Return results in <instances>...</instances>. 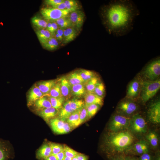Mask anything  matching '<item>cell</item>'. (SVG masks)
Returning a JSON list of instances; mask_svg holds the SVG:
<instances>
[{
    "mask_svg": "<svg viewBox=\"0 0 160 160\" xmlns=\"http://www.w3.org/2000/svg\"><path fill=\"white\" fill-rule=\"evenodd\" d=\"M138 12L133 4L128 0H114L105 9L104 15L108 30L116 36L123 35L132 27Z\"/></svg>",
    "mask_w": 160,
    "mask_h": 160,
    "instance_id": "6da1fadb",
    "label": "cell"
},
{
    "mask_svg": "<svg viewBox=\"0 0 160 160\" xmlns=\"http://www.w3.org/2000/svg\"><path fill=\"white\" fill-rule=\"evenodd\" d=\"M135 138L129 130L109 132L104 139L106 152L109 157L118 154L125 155L135 143Z\"/></svg>",
    "mask_w": 160,
    "mask_h": 160,
    "instance_id": "7a4b0ae2",
    "label": "cell"
},
{
    "mask_svg": "<svg viewBox=\"0 0 160 160\" xmlns=\"http://www.w3.org/2000/svg\"><path fill=\"white\" fill-rule=\"evenodd\" d=\"M160 88L159 79L153 81L143 80L142 84L140 97L144 103L153 97Z\"/></svg>",
    "mask_w": 160,
    "mask_h": 160,
    "instance_id": "3957f363",
    "label": "cell"
},
{
    "mask_svg": "<svg viewBox=\"0 0 160 160\" xmlns=\"http://www.w3.org/2000/svg\"><path fill=\"white\" fill-rule=\"evenodd\" d=\"M139 106L135 101L126 97L118 104L116 108V113L130 118L137 113Z\"/></svg>",
    "mask_w": 160,
    "mask_h": 160,
    "instance_id": "277c9868",
    "label": "cell"
},
{
    "mask_svg": "<svg viewBox=\"0 0 160 160\" xmlns=\"http://www.w3.org/2000/svg\"><path fill=\"white\" fill-rule=\"evenodd\" d=\"M130 118L117 113L113 115L108 123L109 132H116L128 129Z\"/></svg>",
    "mask_w": 160,
    "mask_h": 160,
    "instance_id": "5b68a950",
    "label": "cell"
},
{
    "mask_svg": "<svg viewBox=\"0 0 160 160\" xmlns=\"http://www.w3.org/2000/svg\"><path fill=\"white\" fill-rule=\"evenodd\" d=\"M128 130L133 134H144L147 130V123L141 115L136 113L130 117Z\"/></svg>",
    "mask_w": 160,
    "mask_h": 160,
    "instance_id": "8992f818",
    "label": "cell"
},
{
    "mask_svg": "<svg viewBox=\"0 0 160 160\" xmlns=\"http://www.w3.org/2000/svg\"><path fill=\"white\" fill-rule=\"evenodd\" d=\"M146 80L153 81L159 79L160 75V59L156 58L147 64L143 71Z\"/></svg>",
    "mask_w": 160,
    "mask_h": 160,
    "instance_id": "52a82bcc",
    "label": "cell"
},
{
    "mask_svg": "<svg viewBox=\"0 0 160 160\" xmlns=\"http://www.w3.org/2000/svg\"><path fill=\"white\" fill-rule=\"evenodd\" d=\"M70 12L67 9L61 10L52 7L42 8L40 10L43 17L47 22L55 21L60 18L67 17Z\"/></svg>",
    "mask_w": 160,
    "mask_h": 160,
    "instance_id": "ba28073f",
    "label": "cell"
},
{
    "mask_svg": "<svg viewBox=\"0 0 160 160\" xmlns=\"http://www.w3.org/2000/svg\"><path fill=\"white\" fill-rule=\"evenodd\" d=\"M143 80L137 77L130 82L127 87L126 98L135 101L140 97Z\"/></svg>",
    "mask_w": 160,
    "mask_h": 160,
    "instance_id": "9c48e42d",
    "label": "cell"
},
{
    "mask_svg": "<svg viewBox=\"0 0 160 160\" xmlns=\"http://www.w3.org/2000/svg\"><path fill=\"white\" fill-rule=\"evenodd\" d=\"M149 152V147L148 142L145 140H140L135 143L125 155H139Z\"/></svg>",
    "mask_w": 160,
    "mask_h": 160,
    "instance_id": "30bf717a",
    "label": "cell"
},
{
    "mask_svg": "<svg viewBox=\"0 0 160 160\" xmlns=\"http://www.w3.org/2000/svg\"><path fill=\"white\" fill-rule=\"evenodd\" d=\"M147 116L149 121L153 124H157L160 123V101L159 100L152 103L147 112Z\"/></svg>",
    "mask_w": 160,
    "mask_h": 160,
    "instance_id": "8fae6325",
    "label": "cell"
},
{
    "mask_svg": "<svg viewBox=\"0 0 160 160\" xmlns=\"http://www.w3.org/2000/svg\"><path fill=\"white\" fill-rule=\"evenodd\" d=\"M67 17L71 23L73 27L80 31L84 22L85 14L82 11L77 10L70 12Z\"/></svg>",
    "mask_w": 160,
    "mask_h": 160,
    "instance_id": "7c38bea8",
    "label": "cell"
},
{
    "mask_svg": "<svg viewBox=\"0 0 160 160\" xmlns=\"http://www.w3.org/2000/svg\"><path fill=\"white\" fill-rule=\"evenodd\" d=\"M44 96L36 84H34L30 88L27 94L28 105H30L33 104L36 101Z\"/></svg>",
    "mask_w": 160,
    "mask_h": 160,
    "instance_id": "4fadbf2b",
    "label": "cell"
},
{
    "mask_svg": "<svg viewBox=\"0 0 160 160\" xmlns=\"http://www.w3.org/2000/svg\"><path fill=\"white\" fill-rule=\"evenodd\" d=\"M62 96L66 100L69 99L71 96V86L65 76H63L58 79Z\"/></svg>",
    "mask_w": 160,
    "mask_h": 160,
    "instance_id": "5bb4252c",
    "label": "cell"
},
{
    "mask_svg": "<svg viewBox=\"0 0 160 160\" xmlns=\"http://www.w3.org/2000/svg\"><path fill=\"white\" fill-rule=\"evenodd\" d=\"M66 121L56 117L51 119L49 122L53 131L57 135L64 134V129Z\"/></svg>",
    "mask_w": 160,
    "mask_h": 160,
    "instance_id": "9a60e30c",
    "label": "cell"
},
{
    "mask_svg": "<svg viewBox=\"0 0 160 160\" xmlns=\"http://www.w3.org/2000/svg\"><path fill=\"white\" fill-rule=\"evenodd\" d=\"M57 81V79H52L41 81L38 82L36 85L44 96H48L50 91Z\"/></svg>",
    "mask_w": 160,
    "mask_h": 160,
    "instance_id": "2e32d148",
    "label": "cell"
},
{
    "mask_svg": "<svg viewBox=\"0 0 160 160\" xmlns=\"http://www.w3.org/2000/svg\"><path fill=\"white\" fill-rule=\"evenodd\" d=\"M59 111V110L51 107L39 111L38 113L47 122H48L58 116Z\"/></svg>",
    "mask_w": 160,
    "mask_h": 160,
    "instance_id": "e0dca14e",
    "label": "cell"
},
{
    "mask_svg": "<svg viewBox=\"0 0 160 160\" xmlns=\"http://www.w3.org/2000/svg\"><path fill=\"white\" fill-rule=\"evenodd\" d=\"M74 111L71 108L69 99L66 100L59 110L58 117L66 121L67 119Z\"/></svg>",
    "mask_w": 160,
    "mask_h": 160,
    "instance_id": "ac0fdd59",
    "label": "cell"
},
{
    "mask_svg": "<svg viewBox=\"0 0 160 160\" xmlns=\"http://www.w3.org/2000/svg\"><path fill=\"white\" fill-rule=\"evenodd\" d=\"M84 84H79L71 86V95L73 98H84L87 93Z\"/></svg>",
    "mask_w": 160,
    "mask_h": 160,
    "instance_id": "d6986e66",
    "label": "cell"
},
{
    "mask_svg": "<svg viewBox=\"0 0 160 160\" xmlns=\"http://www.w3.org/2000/svg\"><path fill=\"white\" fill-rule=\"evenodd\" d=\"M65 76L71 86L79 84H84L86 83L77 70L73 71Z\"/></svg>",
    "mask_w": 160,
    "mask_h": 160,
    "instance_id": "ffe728a7",
    "label": "cell"
},
{
    "mask_svg": "<svg viewBox=\"0 0 160 160\" xmlns=\"http://www.w3.org/2000/svg\"><path fill=\"white\" fill-rule=\"evenodd\" d=\"M84 98L85 105L87 106L92 104H97L102 106L103 104V99L94 92H87Z\"/></svg>",
    "mask_w": 160,
    "mask_h": 160,
    "instance_id": "44dd1931",
    "label": "cell"
},
{
    "mask_svg": "<svg viewBox=\"0 0 160 160\" xmlns=\"http://www.w3.org/2000/svg\"><path fill=\"white\" fill-rule=\"evenodd\" d=\"M52 155V151L49 143L43 144L37 151L36 153L37 158L43 160Z\"/></svg>",
    "mask_w": 160,
    "mask_h": 160,
    "instance_id": "7402d4cb",
    "label": "cell"
},
{
    "mask_svg": "<svg viewBox=\"0 0 160 160\" xmlns=\"http://www.w3.org/2000/svg\"><path fill=\"white\" fill-rule=\"evenodd\" d=\"M78 35V31L73 27L67 28L64 30L63 41L66 44L73 40Z\"/></svg>",
    "mask_w": 160,
    "mask_h": 160,
    "instance_id": "603a6c76",
    "label": "cell"
},
{
    "mask_svg": "<svg viewBox=\"0 0 160 160\" xmlns=\"http://www.w3.org/2000/svg\"><path fill=\"white\" fill-rule=\"evenodd\" d=\"M33 104L39 111L52 107L48 96L47 95L44 96L36 101Z\"/></svg>",
    "mask_w": 160,
    "mask_h": 160,
    "instance_id": "cb8c5ba5",
    "label": "cell"
},
{
    "mask_svg": "<svg viewBox=\"0 0 160 160\" xmlns=\"http://www.w3.org/2000/svg\"><path fill=\"white\" fill-rule=\"evenodd\" d=\"M80 110L73 112L66 120L72 129L81 124L79 117Z\"/></svg>",
    "mask_w": 160,
    "mask_h": 160,
    "instance_id": "d4e9b609",
    "label": "cell"
},
{
    "mask_svg": "<svg viewBox=\"0 0 160 160\" xmlns=\"http://www.w3.org/2000/svg\"><path fill=\"white\" fill-rule=\"evenodd\" d=\"M158 137L157 133L152 131L149 132L146 136L147 141L153 149L157 148L159 145Z\"/></svg>",
    "mask_w": 160,
    "mask_h": 160,
    "instance_id": "484cf974",
    "label": "cell"
},
{
    "mask_svg": "<svg viewBox=\"0 0 160 160\" xmlns=\"http://www.w3.org/2000/svg\"><path fill=\"white\" fill-rule=\"evenodd\" d=\"M31 21L35 27L39 30L46 29L48 22L38 16H35L32 18Z\"/></svg>",
    "mask_w": 160,
    "mask_h": 160,
    "instance_id": "4316f807",
    "label": "cell"
},
{
    "mask_svg": "<svg viewBox=\"0 0 160 160\" xmlns=\"http://www.w3.org/2000/svg\"><path fill=\"white\" fill-rule=\"evenodd\" d=\"M36 33L42 44L52 36L51 33L46 29L38 30L36 31Z\"/></svg>",
    "mask_w": 160,
    "mask_h": 160,
    "instance_id": "83f0119b",
    "label": "cell"
},
{
    "mask_svg": "<svg viewBox=\"0 0 160 160\" xmlns=\"http://www.w3.org/2000/svg\"><path fill=\"white\" fill-rule=\"evenodd\" d=\"M69 100L70 106L74 111L81 110L85 105L84 100L81 98H73Z\"/></svg>",
    "mask_w": 160,
    "mask_h": 160,
    "instance_id": "f1b7e54d",
    "label": "cell"
},
{
    "mask_svg": "<svg viewBox=\"0 0 160 160\" xmlns=\"http://www.w3.org/2000/svg\"><path fill=\"white\" fill-rule=\"evenodd\" d=\"M52 107L58 110L61 108L63 104L66 100L63 96L58 97H53L48 96Z\"/></svg>",
    "mask_w": 160,
    "mask_h": 160,
    "instance_id": "f546056e",
    "label": "cell"
},
{
    "mask_svg": "<svg viewBox=\"0 0 160 160\" xmlns=\"http://www.w3.org/2000/svg\"><path fill=\"white\" fill-rule=\"evenodd\" d=\"M100 81V78L96 76L87 81L84 84L87 92H93L97 83Z\"/></svg>",
    "mask_w": 160,
    "mask_h": 160,
    "instance_id": "4dcf8cb0",
    "label": "cell"
},
{
    "mask_svg": "<svg viewBox=\"0 0 160 160\" xmlns=\"http://www.w3.org/2000/svg\"><path fill=\"white\" fill-rule=\"evenodd\" d=\"M42 45L45 49L52 51L55 50L58 47L59 43L57 40L52 36Z\"/></svg>",
    "mask_w": 160,
    "mask_h": 160,
    "instance_id": "1f68e13d",
    "label": "cell"
},
{
    "mask_svg": "<svg viewBox=\"0 0 160 160\" xmlns=\"http://www.w3.org/2000/svg\"><path fill=\"white\" fill-rule=\"evenodd\" d=\"M77 70L82 79L86 82L97 76L95 73L92 71L82 69Z\"/></svg>",
    "mask_w": 160,
    "mask_h": 160,
    "instance_id": "d6a6232c",
    "label": "cell"
},
{
    "mask_svg": "<svg viewBox=\"0 0 160 160\" xmlns=\"http://www.w3.org/2000/svg\"><path fill=\"white\" fill-rule=\"evenodd\" d=\"M55 21L57 24L59 28L63 30L70 27H73L71 23L67 17L60 18Z\"/></svg>",
    "mask_w": 160,
    "mask_h": 160,
    "instance_id": "836d02e7",
    "label": "cell"
},
{
    "mask_svg": "<svg viewBox=\"0 0 160 160\" xmlns=\"http://www.w3.org/2000/svg\"><path fill=\"white\" fill-rule=\"evenodd\" d=\"M101 106L97 104H92L86 106L87 110L89 119L95 115L99 110Z\"/></svg>",
    "mask_w": 160,
    "mask_h": 160,
    "instance_id": "e575fe53",
    "label": "cell"
},
{
    "mask_svg": "<svg viewBox=\"0 0 160 160\" xmlns=\"http://www.w3.org/2000/svg\"><path fill=\"white\" fill-rule=\"evenodd\" d=\"M93 92L98 97L103 98L105 95V89L103 82L100 81L97 83Z\"/></svg>",
    "mask_w": 160,
    "mask_h": 160,
    "instance_id": "d590c367",
    "label": "cell"
},
{
    "mask_svg": "<svg viewBox=\"0 0 160 160\" xmlns=\"http://www.w3.org/2000/svg\"><path fill=\"white\" fill-rule=\"evenodd\" d=\"M65 4L66 9L70 12L78 10L79 5L78 2L74 0H66L64 1Z\"/></svg>",
    "mask_w": 160,
    "mask_h": 160,
    "instance_id": "8d00e7d4",
    "label": "cell"
},
{
    "mask_svg": "<svg viewBox=\"0 0 160 160\" xmlns=\"http://www.w3.org/2000/svg\"><path fill=\"white\" fill-rule=\"evenodd\" d=\"M48 96L53 97H58L62 96L58 79H57L56 84L50 91Z\"/></svg>",
    "mask_w": 160,
    "mask_h": 160,
    "instance_id": "74e56055",
    "label": "cell"
},
{
    "mask_svg": "<svg viewBox=\"0 0 160 160\" xmlns=\"http://www.w3.org/2000/svg\"><path fill=\"white\" fill-rule=\"evenodd\" d=\"M8 155V150L6 145L0 140V160H7Z\"/></svg>",
    "mask_w": 160,
    "mask_h": 160,
    "instance_id": "f35d334b",
    "label": "cell"
},
{
    "mask_svg": "<svg viewBox=\"0 0 160 160\" xmlns=\"http://www.w3.org/2000/svg\"><path fill=\"white\" fill-rule=\"evenodd\" d=\"M49 144L51 148L52 155L55 156L57 153L63 151L64 145L54 143H50Z\"/></svg>",
    "mask_w": 160,
    "mask_h": 160,
    "instance_id": "ab89813d",
    "label": "cell"
},
{
    "mask_svg": "<svg viewBox=\"0 0 160 160\" xmlns=\"http://www.w3.org/2000/svg\"><path fill=\"white\" fill-rule=\"evenodd\" d=\"M63 152L65 156L69 157L71 158L79 153L78 152L66 145H64Z\"/></svg>",
    "mask_w": 160,
    "mask_h": 160,
    "instance_id": "60d3db41",
    "label": "cell"
},
{
    "mask_svg": "<svg viewBox=\"0 0 160 160\" xmlns=\"http://www.w3.org/2000/svg\"><path fill=\"white\" fill-rule=\"evenodd\" d=\"M79 117L81 124L89 119L85 105L80 110Z\"/></svg>",
    "mask_w": 160,
    "mask_h": 160,
    "instance_id": "b9f144b4",
    "label": "cell"
},
{
    "mask_svg": "<svg viewBox=\"0 0 160 160\" xmlns=\"http://www.w3.org/2000/svg\"><path fill=\"white\" fill-rule=\"evenodd\" d=\"M64 1L63 0H46L44 1L45 3L53 7Z\"/></svg>",
    "mask_w": 160,
    "mask_h": 160,
    "instance_id": "7bdbcfd3",
    "label": "cell"
},
{
    "mask_svg": "<svg viewBox=\"0 0 160 160\" xmlns=\"http://www.w3.org/2000/svg\"><path fill=\"white\" fill-rule=\"evenodd\" d=\"M153 157L149 153H143L138 157L139 160H153Z\"/></svg>",
    "mask_w": 160,
    "mask_h": 160,
    "instance_id": "ee69618b",
    "label": "cell"
},
{
    "mask_svg": "<svg viewBox=\"0 0 160 160\" xmlns=\"http://www.w3.org/2000/svg\"><path fill=\"white\" fill-rule=\"evenodd\" d=\"M50 22H51V28L50 32L52 36L59 28L57 24L55 21Z\"/></svg>",
    "mask_w": 160,
    "mask_h": 160,
    "instance_id": "f6af8a7d",
    "label": "cell"
},
{
    "mask_svg": "<svg viewBox=\"0 0 160 160\" xmlns=\"http://www.w3.org/2000/svg\"><path fill=\"white\" fill-rule=\"evenodd\" d=\"M52 7L61 10L66 9V5L64 2V1Z\"/></svg>",
    "mask_w": 160,
    "mask_h": 160,
    "instance_id": "bcb514c9",
    "label": "cell"
},
{
    "mask_svg": "<svg viewBox=\"0 0 160 160\" xmlns=\"http://www.w3.org/2000/svg\"><path fill=\"white\" fill-rule=\"evenodd\" d=\"M124 154H118L109 157L110 160H124Z\"/></svg>",
    "mask_w": 160,
    "mask_h": 160,
    "instance_id": "7dc6e473",
    "label": "cell"
},
{
    "mask_svg": "<svg viewBox=\"0 0 160 160\" xmlns=\"http://www.w3.org/2000/svg\"><path fill=\"white\" fill-rule=\"evenodd\" d=\"M124 160H139L138 158L135 156L125 155H123Z\"/></svg>",
    "mask_w": 160,
    "mask_h": 160,
    "instance_id": "c3c4849f",
    "label": "cell"
},
{
    "mask_svg": "<svg viewBox=\"0 0 160 160\" xmlns=\"http://www.w3.org/2000/svg\"><path fill=\"white\" fill-rule=\"evenodd\" d=\"M56 160H64L65 155L63 151H62L55 155Z\"/></svg>",
    "mask_w": 160,
    "mask_h": 160,
    "instance_id": "681fc988",
    "label": "cell"
},
{
    "mask_svg": "<svg viewBox=\"0 0 160 160\" xmlns=\"http://www.w3.org/2000/svg\"><path fill=\"white\" fill-rule=\"evenodd\" d=\"M77 160H88L87 156L85 155L79 153L77 155Z\"/></svg>",
    "mask_w": 160,
    "mask_h": 160,
    "instance_id": "f907efd6",
    "label": "cell"
},
{
    "mask_svg": "<svg viewBox=\"0 0 160 160\" xmlns=\"http://www.w3.org/2000/svg\"><path fill=\"white\" fill-rule=\"evenodd\" d=\"M64 30L58 28L56 31V32L63 39Z\"/></svg>",
    "mask_w": 160,
    "mask_h": 160,
    "instance_id": "816d5d0a",
    "label": "cell"
},
{
    "mask_svg": "<svg viewBox=\"0 0 160 160\" xmlns=\"http://www.w3.org/2000/svg\"><path fill=\"white\" fill-rule=\"evenodd\" d=\"M43 160H56V159L55 156L52 155Z\"/></svg>",
    "mask_w": 160,
    "mask_h": 160,
    "instance_id": "f5cc1de1",
    "label": "cell"
},
{
    "mask_svg": "<svg viewBox=\"0 0 160 160\" xmlns=\"http://www.w3.org/2000/svg\"><path fill=\"white\" fill-rule=\"evenodd\" d=\"M153 160H160V153L159 151L156 153L154 157H153Z\"/></svg>",
    "mask_w": 160,
    "mask_h": 160,
    "instance_id": "db71d44e",
    "label": "cell"
},
{
    "mask_svg": "<svg viewBox=\"0 0 160 160\" xmlns=\"http://www.w3.org/2000/svg\"><path fill=\"white\" fill-rule=\"evenodd\" d=\"M72 159L70 157L65 156L64 160H72Z\"/></svg>",
    "mask_w": 160,
    "mask_h": 160,
    "instance_id": "11a10c76",
    "label": "cell"
},
{
    "mask_svg": "<svg viewBox=\"0 0 160 160\" xmlns=\"http://www.w3.org/2000/svg\"><path fill=\"white\" fill-rule=\"evenodd\" d=\"M72 160H77V155L73 157L72 159Z\"/></svg>",
    "mask_w": 160,
    "mask_h": 160,
    "instance_id": "9f6ffc18",
    "label": "cell"
}]
</instances>
